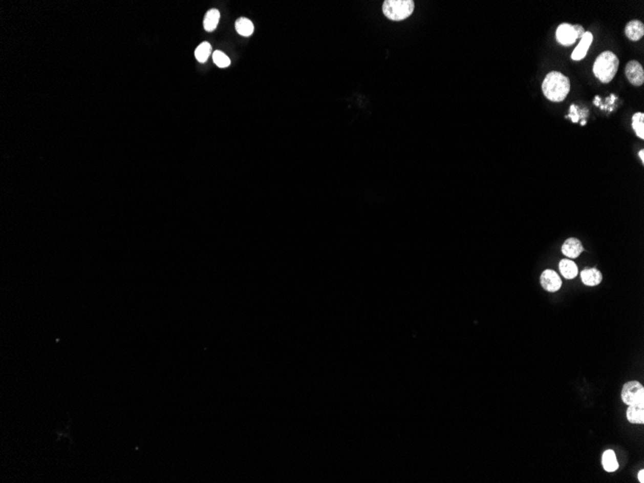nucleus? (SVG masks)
<instances>
[{"mask_svg":"<svg viewBox=\"0 0 644 483\" xmlns=\"http://www.w3.org/2000/svg\"><path fill=\"white\" fill-rule=\"evenodd\" d=\"M212 59L216 66L219 68H227L231 65L230 58L228 57L222 51H219V50L214 51L212 54Z\"/></svg>","mask_w":644,"mask_h":483,"instance_id":"19","label":"nucleus"},{"mask_svg":"<svg viewBox=\"0 0 644 483\" xmlns=\"http://www.w3.org/2000/svg\"><path fill=\"white\" fill-rule=\"evenodd\" d=\"M638 156H639V157H640V159H641V161H642V163H643V162H644V151H643V150H640V151H639V153H638Z\"/></svg>","mask_w":644,"mask_h":483,"instance_id":"22","label":"nucleus"},{"mask_svg":"<svg viewBox=\"0 0 644 483\" xmlns=\"http://www.w3.org/2000/svg\"><path fill=\"white\" fill-rule=\"evenodd\" d=\"M560 271L562 273V276L567 280H572V279L576 278L578 275V266L576 265V263L572 261H570L568 259H564L562 260L560 262Z\"/></svg>","mask_w":644,"mask_h":483,"instance_id":"13","label":"nucleus"},{"mask_svg":"<svg viewBox=\"0 0 644 483\" xmlns=\"http://www.w3.org/2000/svg\"><path fill=\"white\" fill-rule=\"evenodd\" d=\"M540 283L542 287L550 292H555L560 290L562 286V279L560 275L551 269H547L541 274Z\"/></svg>","mask_w":644,"mask_h":483,"instance_id":"6","label":"nucleus"},{"mask_svg":"<svg viewBox=\"0 0 644 483\" xmlns=\"http://www.w3.org/2000/svg\"><path fill=\"white\" fill-rule=\"evenodd\" d=\"M619 60L611 51H604L595 60L593 74L603 83L611 82L618 71Z\"/></svg>","mask_w":644,"mask_h":483,"instance_id":"2","label":"nucleus"},{"mask_svg":"<svg viewBox=\"0 0 644 483\" xmlns=\"http://www.w3.org/2000/svg\"><path fill=\"white\" fill-rule=\"evenodd\" d=\"M542 91L549 100L553 102L563 101L569 94V78L560 72H551L546 75L542 83Z\"/></svg>","mask_w":644,"mask_h":483,"instance_id":"1","label":"nucleus"},{"mask_svg":"<svg viewBox=\"0 0 644 483\" xmlns=\"http://www.w3.org/2000/svg\"><path fill=\"white\" fill-rule=\"evenodd\" d=\"M555 37L557 41L564 47H568L577 41V34L574 26L569 24H562L556 29Z\"/></svg>","mask_w":644,"mask_h":483,"instance_id":"7","label":"nucleus"},{"mask_svg":"<svg viewBox=\"0 0 644 483\" xmlns=\"http://www.w3.org/2000/svg\"><path fill=\"white\" fill-rule=\"evenodd\" d=\"M621 398L627 405L644 404L643 386L637 381L627 382L622 388Z\"/></svg>","mask_w":644,"mask_h":483,"instance_id":"4","label":"nucleus"},{"mask_svg":"<svg viewBox=\"0 0 644 483\" xmlns=\"http://www.w3.org/2000/svg\"><path fill=\"white\" fill-rule=\"evenodd\" d=\"M625 34L629 40L633 41H639L644 35V25L640 20H631L625 28Z\"/></svg>","mask_w":644,"mask_h":483,"instance_id":"11","label":"nucleus"},{"mask_svg":"<svg viewBox=\"0 0 644 483\" xmlns=\"http://www.w3.org/2000/svg\"><path fill=\"white\" fill-rule=\"evenodd\" d=\"M633 129L636 132V136L640 139H644V114L638 112L633 116L632 122Z\"/></svg>","mask_w":644,"mask_h":483,"instance_id":"18","label":"nucleus"},{"mask_svg":"<svg viewBox=\"0 0 644 483\" xmlns=\"http://www.w3.org/2000/svg\"><path fill=\"white\" fill-rule=\"evenodd\" d=\"M602 465L605 471L609 473H613L618 469L619 465H618L614 451L608 450L604 452L603 456H602Z\"/></svg>","mask_w":644,"mask_h":483,"instance_id":"14","label":"nucleus"},{"mask_svg":"<svg viewBox=\"0 0 644 483\" xmlns=\"http://www.w3.org/2000/svg\"><path fill=\"white\" fill-rule=\"evenodd\" d=\"M625 74L629 82L634 86H641L644 83V71L642 66L637 61H630L625 68Z\"/></svg>","mask_w":644,"mask_h":483,"instance_id":"5","label":"nucleus"},{"mask_svg":"<svg viewBox=\"0 0 644 483\" xmlns=\"http://www.w3.org/2000/svg\"><path fill=\"white\" fill-rule=\"evenodd\" d=\"M210 53H211L210 44L207 41H204L195 50V57L200 63H205L207 62Z\"/></svg>","mask_w":644,"mask_h":483,"instance_id":"17","label":"nucleus"},{"mask_svg":"<svg viewBox=\"0 0 644 483\" xmlns=\"http://www.w3.org/2000/svg\"><path fill=\"white\" fill-rule=\"evenodd\" d=\"M220 19V13L216 9H210L204 19V28L207 32L214 31Z\"/></svg>","mask_w":644,"mask_h":483,"instance_id":"15","label":"nucleus"},{"mask_svg":"<svg viewBox=\"0 0 644 483\" xmlns=\"http://www.w3.org/2000/svg\"><path fill=\"white\" fill-rule=\"evenodd\" d=\"M593 41V35L590 32H586L585 35L583 36V38L581 39V41L577 46V48L574 49L571 58L575 61H579L582 59L587 56V51L590 47V45L592 44Z\"/></svg>","mask_w":644,"mask_h":483,"instance_id":"9","label":"nucleus"},{"mask_svg":"<svg viewBox=\"0 0 644 483\" xmlns=\"http://www.w3.org/2000/svg\"><path fill=\"white\" fill-rule=\"evenodd\" d=\"M582 282L587 287H595L601 284L603 276L602 273L595 267H587L581 273Z\"/></svg>","mask_w":644,"mask_h":483,"instance_id":"10","label":"nucleus"},{"mask_svg":"<svg viewBox=\"0 0 644 483\" xmlns=\"http://www.w3.org/2000/svg\"><path fill=\"white\" fill-rule=\"evenodd\" d=\"M235 30L241 36L249 37L254 32V25L246 17H240L235 22Z\"/></svg>","mask_w":644,"mask_h":483,"instance_id":"16","label":"nucleus"},{"mask_svg":"<svg viewBox=\"0 0 644 483\" xmlns=\"http://www.w3.org/2000/svg\"><path fill=\"white\" fill-rule=\"evenodd\" d=\"M562 254L567 258L576 259L584 251V246L582 242L575 238H570L565 240L562 248Z\"/></svg>","mask_w":644,"mask_h":483,"instance_id":"8","label":"nucleus"},{"mask_svg":"<svg viewBox=\"0 0 644 483\" xmlns=\"http://www.w3.org/2000/svg\"><path fill=\"white\" fill-rule=\"evenodd\" d=\"M627 419L634 425L644 424V404L628 405Z\"/></svg>","mask_w":644,"mask_h":483,"instance_id":"12","label":"nucleus"},{"mask_svg":"<svg viewBox=\"0 0 644 483\" xmlns=\"http://www.w3.org/2000/svg\"><path fill=\"white\" fill-rule=\"evenodd\" d=\"M415 4L412 0H386L383 3V13L391 20H403L413 14Z\"/></svg>","mask_w":644,"mask_h":483,"instance_id":"3","label":"nucleus"},{"mask_svg":"<svg viewBox=\"0 0 644 483\" xmlns=\"http://www.w3.org/2000/svg\"><path fill=\"white\" fill-rule=\"evenodd\" d=\"M573 26H574L575 32L577 34V38H578V39H582V38H583V36H584V35H585V33H586L585 29H584V27H583L582 25H573Z\"/></svg>","mask_w":644,"mask_h":483,"instance_id":"20","label":"nucleus"},{"mask_svg":"<svg viewBox=\"0 0 644 483\" xmlns=\"http://www.w3.org/2000/svg\"><path fill=\"white\" fill-rule=\"evenodd\" d=\"M637 478H638V481H639V482L640 483L644 482V470H640V471L638 472V475H637Z\"/></svg>","mask_w":644,"mask_h":483,"instance_id":"21","label":"nucleus"}]
</instances>
